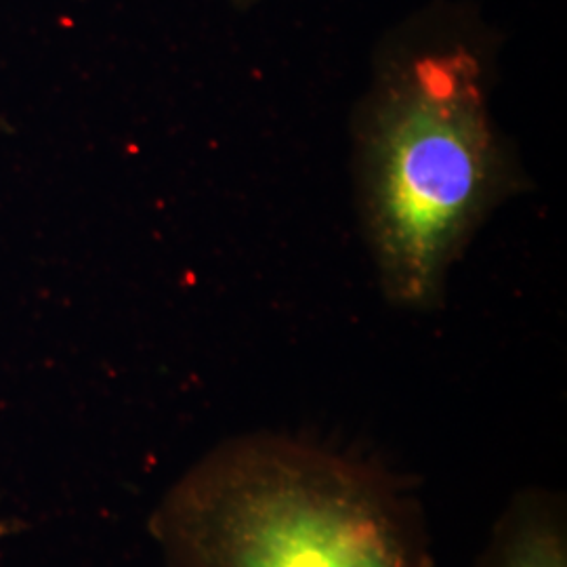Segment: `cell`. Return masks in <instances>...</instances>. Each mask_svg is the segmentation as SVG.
<instances>
[{
    "instance_id": "obj_4",
    "label": "cell",
    "mask_w": 567,
    "mask_h": 567,
    "mask_svg": "<svg viewBox=\"0 0 567 567\" xmlns=\"http://www.w3.org/2000/svg\"><path fill=\"white\" fill-rule=\"evenodd\" d=\"M259 0H231V4L238 9V11H246L250 7H255Z\"/></svg>"
},
{
    "instance_id": "obj_1",
    "label": "cell",
    "mask_w": 567,
    "mask_h": 567,
    "mask_svg": "<svg viewBox=\"0 0 567 567\" xmlns=\"http://www.w3.org/2000/svg\"><path fill=\"white\" fill-rule=\"evenodd\" d=\"M501 37L465 0H431L379 42L355 114V194L386 299L423 311L492 210L517 164L492 91Z\"/></svg>"
},
{
    "instance_id": "obj_2",
    "label": "cell",
    "mask_w": 567,
    "mask_h": 567,
    "mask_svg": "<svg viewBox=\"0 0 567 567\" xmlns=\"http://www.w3.org/2000/svg\"><path fill=\"white\" fill-rule=\"evenodd\" d=\"M150 534L166 567H433L402 484L278 433L208 450L166 489Z\"/></svg>"
},
{
    "instance_id": "obj_3",
    "label": "cell",
    "mask_w": 567,
    "mask_h": 567,
    "mask_svg": "<svg viewBox=\"0 0 567 567\" xmlns=\"http://www.w3.org/2000/svg\"><path fill=\"white\" fill-rule=\"evenodd\" d=\"M475 567H567L564 505L545 492L515 498Z\"/></svg>"
}]
</instances>
